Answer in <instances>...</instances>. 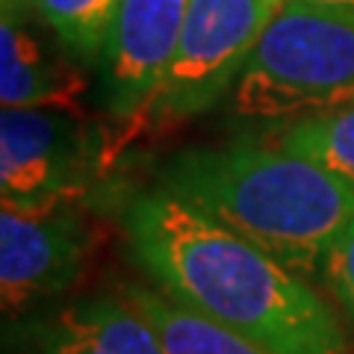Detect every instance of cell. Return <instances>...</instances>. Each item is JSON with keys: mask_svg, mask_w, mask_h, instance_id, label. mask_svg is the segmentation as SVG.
Masks as SVG:
<instances>
[{"mask_svg": "<svg viewBox=\"0 0 354 354\" xmlns=\"http://www.w3.org/2000/svg\"><path fill=\"white\" fill-rule=\"evenodd\" d=\"M32 354H165L157 330L124 295H88L30 328Z\"/></svg>", "mask_w": 354, "mask_h": 354, "instance_id": "8", "label": "cell"}, {"mask_svg": "<svg viewBox=\"0 0 354 354\" xmlns=\"http://www.w3.org/2000/svg\"><path fill=\"white\" fill-rule=\"evenodd\" d=\"M189 0H121L97 57V95L118 121L151 113Z\"/></svg>", "mask_w": 354, "mask_h": 354, "instance_id": "7", "label": "cell"}, {"mask_svg": "<svg viewBox=\"0 0 354 354\" xmlns=\"http://www.w3.org/2000/svg\"><path fill=\"white\" fill-rule=\"evenodd\" d=\"M121 295L157 330L165 354H274L257 346V342L234 334V330L192 313L189 307L171 301L157 286L151 290V286L130 283Z\"/></svg>", "mask_w": 354, "mask_h": 354, "instance_id": "10", "label": "cell"}, {"mask_svg": "<svg viewBox=\"0 0 354 354\" xmlns=\"http://www.w3.org/2000/svg\"><path fill=\"white\" fill-rule=\"evenodd\" d=\"M298 3L325 6V9H337V12H351L354 15V0H298Z\"/></svg>", "mask_w": 354, "mask_h": 354, "instance_id": "14", "label": "cell"}, {"mask_svg": "<svg viewBox=\"0 0 354 354\" xmlns=\"http://www.w3.org/2000/svg\"><path fill=\"white\" fill-rule=\"evenodd\" d=\"M319 278L325 281V286L342 304V310L354 319V218L348 221L346 230L334 239V245L325 254Z\"/></svg>", "mask_w": 354, "mask_h": 354, "instance_id": "13", "label": "cell"}, {"mask_svg": "<svg viewBox=\"0 0 354 354\" xmlns=\"http://www.w3.org/2000/svg\"><path fill=\"white\" fill-rule=\"evenodd\" d=\"M281 0H189L183 32L151 113L189 118L230 95Z\"/></svg>", "mask_w": 354, "mask_h": 354, "instance_id": "4", "label": "cell"}, {"mask_svg": "<svg viewBox=\"0 0 354 354\" xmlns=\"http://www.w3.org/2000/svg\"><path fill=\"white\" fill-rule=\"evenodd\" d=\"M97 165V139L74 109L3 106L0 195L3 204L77 201Z\"/></svg>", "mask_w": 354, "mask_h": 354, "instance_id": "5", "label": "cell"}, {"mask_svg": "<svg viewBox=\"0 0 354 354\" xmlns=\"http://www.w3.org/2000/svg\"><path fill=\"white\" fill-rule=\"evenodd\" d=\"M160 189L251 239L301 278L354 218V189L325 165L278 145L192 148L160 171Z\"/></svg>", "mask_w": 354, "mask_h": 354, "instance_id": "2", "label": "cell"}, {"mask_svg": "<svg viewBox=\"0 0 354 354\" xmlns=\"http://www.w3.org/2000/svg\"><path fill=\"white\" fill-rule=\"evenodd\" d=\"M86 92V77L68 57L48 50L30 27L24 0H3L0 21V101L3 106L74 109Z\"/></svg>", "mask_w": 354, "mask_h": 354, "instance_id": "9", "label": "cell"}, {"mask_svg": "<svg viewBox=\"0 0 354 354\" xmlns=\"http://www.w3.org/2000/svg\"><path fill=\"white\" fill-rule=\"evenodd\" d=\"M274 145L325 165L354 189V104L337 113L286 124L274 133Z\"/></svg>", "mask_w": 354, "mask_h": 354, "instance_id": "12", "label": "cell"}, {"mask_svg": "<svg viewBox=\"0 0 354 354\" xmlns=\"http://www.w3.org/2000/svg\"><path fill=\"white\" fill-rule=\"evenodd\" d=\"M86 218L77 201L0 209V295L18 316L71 290L88 257Z\"/></svg>", "mask_w": 354, "mask_h": 354, "instance_id": "6", "label": "cell"}, {"mask_svg": "<svg viewBox=\"0 0 354 354\" xmlns=\"http://www.w3.org/2000/svg\"><path fill=\"white\" fill-rule=\"evenodd\" d=\"M354 104V15L281 0L230 88L242 121L319 118Z\"/></svg>", "mask_w": 354, "mask_h": 354, "instance_id": "3", "label": "cell"}, {"mask_svg": "<svg viewBox=\"0 0 354 354\" xmlns=\"http://www.w3.org/2000/svg\"><path fill=\"white\" fill-rule=\"evenodd\" d=\"M133 260L171 301L274 354H346L337 313L307 278L162 189L124 209Z\"/></svg>", "mask_w": 354, "mask_h": 354, "instance_id": "1", "label": "cell"}, {"mask_svg": "<svg viewBox=\"0 0 354 354\" xmlns=\"http://www.w3.org/2000/svg\"><path fill=\"white\" fill-rule=\"evenodd\" d=\"M39 21L77 62H97L121 0H27Z\"/></svg>", "mask_w": 354, "mask_h": 354, "instance_id": "11", "label": "cell"}]
</instances>
